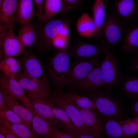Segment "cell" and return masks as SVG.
I'll use <instances>...</instances> for the list:
<instances>
[{"instance_id":"33","label":"cell","mask_w":138,"mask_h":138,"mask_svg":"<svg viewBox=\"0 0 138 138\" xmlns=\"http://www.w3.org/2000/svg\"><path fill=\"white\" fill-rule=\"evenodd\" d=\"M0 118L11 123H20L26 124L18 115L9 109L0 110Z\"/></svg>"},{"instance_id":"12","label":"cell","mask_w":138,"mask_h":138,"mask_svg":"<svg viewBox=\"0 0 138 138\" xmlns=\"http://www.w3.org/2000/svg\"><path fill=\"white\" fill-rule=\"evenodd\" d=\"M98 127L100 133L108 138H125L122 131L121 120L104 115L99 112Z\"/></svg>"},{"instance_id":"44","label":"cell","mask_w":138,"mask_h":138,"mask_svg":"<svg viewBox=\"0 0 138 138\" xmlns=\"http://www.w3.org/2000/svg\"><path fill=\"white\" fill-rule=\"evenodd\" d=\"M2 52H0V64L1 62L2 61L1 60V58H2Z\"/></svg>"},{"instance_id":"2","label":"cell","mask_w":138,"mask_h":138,"mask_svg":"<svg viewBox=\"0 0 138 138\" xmlns=\"http://www.w3.org/2000/svg\"><path fill=\"white\" fill-rule=\"evenodd\" d=\"M44 24L42 27L39 24L36 27L37 39L35 45L38 53L41 55L50 50L53 41L57 36L61 35L67 37L69 33L67 24L61 20H50Z\"/></svg>"},{"instance_id":"18","label":"cell","mask_w":138,"mask_h":138,"mask_svg":"<svg viewBox=\"0 0 138 138\" xmlns=\"http://www.w3.org/2000/svg\"><path fill=\"white\" fill-rule=\"evenodd\" d=\"M105 49L103 47L81 42L77 45L71 54L77 60L91 58L104 53Z\"/></svg>"},{"instance_id":"28","label":"cell","mask_w":138,"mask_h":138,"mask_svg":"<svg viewBox=\"0 0 138 138\" xmlns=\"http://www.w3.org/2000/svg\"><path fill=\"white\" fill-rule=\"evenodd\" d=\"M0 70L5 75L14 78L21 71V65L19 59L13 57H4L0 64Z\"/></svg>"},{"instance_id":"7","label":"cell","mask_w":138,"mask_h":138,"mask_svg":"<svg viewBox=\"0 0 138 138\" xmlns=\"http://www.w3.org/2000/svg\"><path fill=\"white\" fill-rule=\"evenodd\" d=\"M104 56L100 63L101 77L106 89L118 86L122 78L119 62L109 50L105 48Z\"/></svg>"},{"instance_id":"13","label":"cell","mask_w":138,"mask_h":138,"mask_svg":"<svg viewBox=\"0 0 138 138\" xmlns=\"http://www.w3.org/2000/svg\"><path fill=\"white\" fill-rule=\"evenodd\" d=\"M13 30L8 29L4 38L1 49L4 57L20 56L26 50Z\"/></svg>"},{"instance_id":"26","label":"cell","mask_w":138,"mask_h":138,"mask_svg":"<svg viewBox=\"0 0 138 138\" xmlns=\"http://www.w3.org/2000/svg\"><path fill=\"white\" fill-rule=\"evenodd\" d=\"M77 32L82 37H88L95 34L96 27L92 18L87 13L83 14L76 24Z\"/></svg>"},{"instance_id":"1","label":"cell","mask_w":138,"mask_h":138,"mask_svg":"<svg viewBox=\"0 0 138 138\" xmlns=\"http://www.w3.org/2000/svg\"><path fill=\"white\" fill-rule=\"evenodd\" d=\"M112 90L94 88L77 91L88 97L101 114L120 120L128 118L122 99L115 96Z\"/></svg>"},{"instance_id":"6","label":"cell","mask_w":138,"mask_h":138,"mask_svg":"<svg viewBox=\"0 0 138 138\" xmlns=\"http://www.w3.org/2000/svg\"><path fill=\"white\" fill-rule=\"evenodd\" d=\"M71 52L63 49L50 59L48 64L47 75L58 88L63 86L68 74L71 64Z\"/></svg>"},{"instance_id":"40","label":"cell","mask_w":138,"mask_h":138,"mask_svg":"<svg viewBox=\"0 0 138 138\" xmlns=\"http://www.w3.org/2000/svg\"><path fill=\"white\" fill-rule=\"evenodd\" d=\"M8 109L5 104L3 93L0 87V110Z\"/></svg>"},{"instance_id":"25","label":"cell","mask_w":138,"mask_h":138,"mask_svg":"<svg viewBox=\"0 0 138 138\" xmlns=\"http://www.w3.org/2000/svg\"><path fill=\"white\" fill-rule=\"evenodd\" d=\"M50 104L54 116L63 125L64 129L72 135L74 138H76L75 126L66 111L63 109L55 105L51 99Z\"/></svg>"},{"instance_id":"15","label":"cell","mask_w":138,"mask_h":138,"mask_svg":"<svg viewBox=\"0 0 138 138\" xmlns=\"http://www.w3.org/2000/svg\"><path fill=\"white\" fill-rule=\"evenodd\" d=\"M14 78L24 89L26 94L34 95L49 98L51 97V92L43 88L22 71Z\"/></svg>"},{"instance_id":"4","label":"cell","mask_w":138,"mask_h":138,"mask_svg":"<svg viewBox=\"0 0 138 138\" xmlns=\"http://www.w3.org/2000/svg\"><path fill=\"white\" fill-rule=\"evenodd\" d=\"M51 100L66 111L74 125L76 133L92 135L97 138L93 130L85 123L78 110L65 96L61 88H57V90L51 92Z\"/></svg>"},{"instance_id":"11","label":"cell","mask_w":138,"mask_h":138,"mask_svg":"<svg viewBox=\"0 0 138 138\" xmlns=\"http://www.w3.org/2000/svg\"><path fill=\"white\" fill-rule=\"evenodd\" d=\"M100 63L84 79L69 85V90L80 91L94 88L106 89L101 77Z\"/></svg>"},{"instance_id":"43","label":"cell","mask_w":138,"mask_h":138,"mask_svg":"<svg viewBox=\"0 0 138 138\" xmlns=\"http://www.w3.org/2000/svg\"><path fill=\"white\" fill-rule=\"evenodd\" d=\"M9 29L11 28L8 26L4 25H0V32Z\"/></svg>"},{"instance_id":"3","label":"cell","mask_w":138,"mask_h":138,"mask_svg":"<svg viewBox=\"0 0 138 138\" xmlns=\"http://www.w3.org/2000/svg\"><path fill=\"white\" fill-rule=\"evenodd\" d=\"M21 56L19 60L21 71L43 88L51 92L49 78L40 60L34 53L26 50Z\"/></svg>"},{"instance_id":"38","label":"cell","mask_w":138,"mask_h":138,"mask_svg":"<svg viewBox=\"0 0 138 138\" xmlns=\"http://www.w3.org/2000/svg\"><path fill=\"white\" fill-rule=\"evenodd\" d=\"M79 0H63L62 10L66 11L71 8Z\"/></svg>"},{"instance_id":"39","label":"cell","mask_w":138,"mask_h":138,"mask_svg":"<svg viewBox=\"0 0 138 138\" xmlns=\"http://www.w3.org/2000/svg\"><path fill=\"white\" fill-rule=\"evenodd\" d=\"M129 67L133 71L138 72V56L132 59L130 62Z\"/></svg>"},{"instance_id":"32","label":"cell","mask_w":138,"mask_h":138,"mask_svg":"<svg viewBox=\"0 0 138 138\" xmlns=\"http://www.w3.org/2000/svg\"><path fill=\"white\" fill-rule=\"evenodd\" d=\"M122 126L123 134L125 138H131L138 132V116L122 120Z\"/></svg>"},{"instance_id":"34","label":"cell","mask_w":138,"mask_h":138,"mask_svg":"<svg viewBox=\"0 0 138 138\" xmlns=\"http://www.w3.org/2000/svg\"><path fill=\"white\" fill-rule=\"evenodd\" d=\"M37 13V23L44 22V0H33Z\"/></svg>"},{"instance_id":"5","label":"cell","mask_w":138,"mask_h":138,"mask_svg":"<svg viewBox=\"0 0 138 138\" xmlns=\"http://www.w3.org/2000/svg\"><path fill=\"white\" fill-rule=\"evenodd\" d=\"M124 24L113 14H106L100 36L101 45L109 50L120 41L125 29Z\"/></svg>"},{"instance_id":"9","label":"cell","mask_w":138,"mask_h":138,"mask_svg":"<svg viewBox=\"0 0 138 138\" xmlns=\"http://www.w3.org/2000/svg\"><path fill=\"white\" fill-rule=\"evenodd\" d=\"M100 62L98 56L88 59L77 60L71 65L63 86H69L82 80Z\"/></svg>"},{"instance_id":"24","label":"cell","mask_w":138,"mask_h":138,"mask_svg":"<svg viewBox=\"0 0 138 138\" xmlns=\"http://www.w3.org/2000/svg\"><path fill=\"white\" fill-rule=\"evenodd\" d=\"M105 7L102 0H95L92 8L93 19L96 27L95 34L99 41L101 29L106 14Z\"/></svg>"},{"instance_id":"45","label":"cell","mask_w":138,"mask_h":138,"mask_svg":"<svg viewBox=\"0 0 138 138\" xmlns=\"http://www.w3.org/2000/svg\"><path fill=\"white\" fill-rule=\"evenodd\" d=\"M4 0H0V8L2 5Z\"/></svg>"},{"instance_id":"30","label":"cell","mask_w":138,"mask_h":138,"mask_svg":"<svg viewBox=\"0 0 138 138\" xmlns=\"http://www.w3.org/2000/svg\"><path fill=\"white\" fill-rule=\"evenodd\" d=\"M0 122L19 137L22 138H39L25 124L20 123H11L1 118Z\"/></svg>"},{"instance_id":"27","label":"cell","mask_w":138,"mask_h":138,"mask_svg":"<svg viewBox=\"0 0 138 138\" xmlns=\"http://www.w3.org/2000/svg\"><path fill=\"white\" fill-rule=\"evenodd\" d=\"M31 126L32 131L39 138H52V126L42 118L33 114Z\"/></svg>"},{"instance_id":"19","label":"cell","mask_w":138,"mask_h":138,"mask_svg":"<svg viewBox=\"0 0 138 138\" xmlns=\"http://www.w3.org/2000/svg\"><path fill=\"white\" fill-rule=\"evenodd\" d=\"M118 86L119 97L121 99L123 98L130 101L138 98L137 76H129L122 78Z\"/></svg>"},{"instance_id":"35","label":"cell","mask_w":138,"mask_h":138,"mask_svg":"<svg viewBox=\"0 0 138 138\" xmlns=\"http://www.w3.org/2000/svg\"><path fill=\"white\" fill-rule=\"evenodd\" d=\"M52 138H74L64 129L52 127Z\"/></svg>"},{"instance_id":"20","label":"cell","mask_w":138,"mask_h":138,"mask_svg":"<svg viewBox=\"0 0 138 138\" xmlns=\"http://www.w3.org/2000/svg\"><path fill=\"white\" fill-rule=\"evenodd\" d=\"M121 49L128 54L138 53V26L132 24L124 29Z\"/></svg>"},{"instance_id":"22","label":"cell","mask_w":138,"mask_h":138,"mask_svg":"<svg viewBox=\"0 0 138 138\" xmlns=\"http://www.w3.org/2000/svg\"><path fill=\"white\" fill-rule=\"evenodd\" d=\"M73 103L78 110L85 123L93 130L97 138L104 137L101 134L98 128L99 112L98 111L95 109L81 107Z\"/></svg>"},{"instance_id":"17","label":"cell","mask_w":138,"mask_h":138,"mask_svg":"<svg viewBox=\"0 0 138 138\" xmlns=\"http://www.w3.org/2000/svg\"><path fill=\"white\" fill-rule=\"evenodd\" d=\"M3 94L6 107L21 117L29 129L32 130L31 121L33 114L32 112L26 106L21 104L18 100L7 96L3 93Z\"/></svg>"},{"instance_id":"23","label":"cell","mask_w":138,"mask_h":138,"mask_svg":"<svg viewBox=\"0 0 138 138\" xmlns=\"http://www.w3.org/2000/svg\"><path fill=\"white\" fill-rule=\"evenodd\" d=\"M18 36L25 47L31 48L35 45L37 39L36 27L30 22L26 23L19 27Z\"/></svg>"},{"instance_id":"8","label":"cell","mask_w":138,"mask_h":138,"mask_svg":"<svg viewBox=\"0 0 138 138\" xmlns=\"http://www.w3.org/2000/svg\"><path fill=\"white\" fill-rule=\"evenodd\" d=\"M29 101L28 108L33 114L39 116L49 122L53 127L64 129L63 125L55 117L50 104L51 98L36 95L26 94Z\"/></svg>"},{"instance_id":"31","label":"cell","mask_w":138,"mask_h":138,"mask_svg":"<svg viewBox=\"0 0 138 138\" xmlns=\"http://www.w3.org/2000/svg\"><path fill=\"white\" fill-rule=\"evenodd\" d=\"M63 0H44L43 3L44 22L48 21L62 10Z\"/></svg>"},{"instance_id":"36","label":"cell","mask_w":138,"mask_h":138,"mask_svg":"<svg viewBox=\"0 0 138 138\" xmlns=\"http://www.w3.org/2000/svg\"><path fill=\"white\" fill-rule=\"evenodd\" d=\"M128 108L129 113L133 116H138V98L129 101Z\"/></svg>"},{"instance_id":"21","label":"cell","mask_w":138,"mask_h":138,"mask_svg":"<svg viewBox=\"0 0 138 138\" xmlns=\"http://www.w3.org/2000/svg\"><path fill=\"white\" fill-rule=\"evenodd\" d=\"M18 0H4L0 8V25L14 29Z\"/></svg>"},{"instance_id":"16","label":"cell","mask_w":138,"mask_h":138,"mask_svg":"<svg viewBox=\"0 0 138 138\" xmlns=\"http://www.w3.org/2000/svg\"><path fill=\"white\" fill-rule=\"evenodd\" d=\"M37 16L33 0H18L15 20L19 27L26 23L30 22Z\"/></svg>"},{"instance_id":"41","label":"cell","mask_w":138,"mask_h":138,"mask_svg":"<svg viewBox=\"0 0 138 138\" xmlns=\"http://www.w3.org/2000/svg\"><path fill=\"white\" fill-rule=\"evenodd\" d=\"M76 138H95L93 135L89 134L76 133Z\"/></svg>"},{"instance_id":"14","label":"cell","mask_w":138,"mask_h":138,"mask_svg":"<svg viewBox=\"0 0 138 138\" xmlns=\"http://www.w3.org/2000/svg\"><path fill=\"white\" fill-rule=\"evenodd\" d=\"M138 11L134 0H121L116 5L113 14L123 22L131 25L137 17Z\"/></svg>"},{"instance_id":"37","label":"cell","mask_w":138,"mask_h":138,"mask_svg":"<svg viewBox=\"0 0 138 138\" xmlns=\"http://www.w3.org/2000/svg\"><path fill=\"white\" fill-rule=\"evenodd\" d=\"M0 133L6 138H19L10 130L0 122Z\"/></svg>"},{"instance_id":"10","label":"cell","mask_w":138,"mask_h":138,"mask_svg":"<svg viewBox=\"0 0 138 138\" xmlns=\"http://www.w3.org/2000/svg\"><path fill=\"white\" fill-rule=\"evenodd\" d=\"M0 87L4 94L20 101L26 106L29 107V101L25 92L14 78L3 73L0 74Z\"/></svg>"},{"instance_id":"29","label":"cell","mask_w":138,"mask_h":138,"mask_svg":"<svg viewBox=\"0 0 138 138\" xmlns=\"http://www.w3.org/2000/svg\"><path fill=\"white\" fill-rule=\"evenodd\" d=\"M65 96L73 103L83 108L97 109L92 100L86 95L77 91L69 90L64 92Z\"/></svg>"},{"instance_id":"42","label":"cell","mask_w":138,"mask_h":138,"mask_svg":"<svg viewBox=\"0 0 138 138\" xmlns=\"http://www.w3.org/2000/svg\"><path fill=\"white\" fill-rule=\"evenodd\" d=\"M8 29L0 32V52H2L1 49L7 31Z\"/></svg>"},{"instance_id":"46","label":"cell","mask_w":138,"mask_h":138,"mask_svg":"<svg viewBox=\"0 0 138 138\" xmlns=\"http://www.w3.org/2000/svg\"><path fill=\"white\" fill-rule=\"evenodd\" d=\"M0 138H5V137L0 133Z\"/></svg>"}]
</instances>
